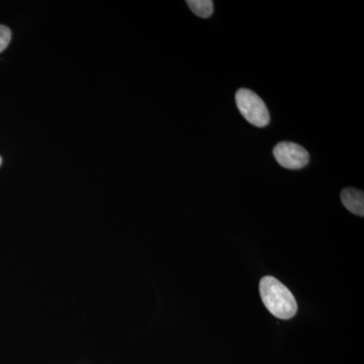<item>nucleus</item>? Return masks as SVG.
Instances as JSON below:
<instances>
[{"instance_id":"obj_1","label":"nucleus","mask_w":364,"mask_h":364,"mask_svg":"<svg viewBox=\"0 0 364 364\" xmlns=\"http://www.w3.org/2000/svg\"><path fill=\"white\" fill-rule=\"evenodd\" d=\"M261 299L268 311L280 320H289L298 312L294 294L279 280L265 277L259 284Z\"/></svg>"},{"instance_id":"obj_2","label":"nucleus","mask_w":364,"mask_h":364,"mask_svg":"<svg viewBox=\"0 0 364 364\" xmlns=\"http://www.w3.org/2000/svg\"><path fill=\"white\" fill-rule=\"evenodd\" d=\"M236 104L246 121L258 128L267 127L270 114L267 105L252 90L241 88L236 93Z\"/></svg>"},{"instance_id":"obj_3","label":"nucleus","mask_w":364,"mask_h":364,"mask_svg":"<svg viewBox=\"0 0 364 364\" xmlns=\"http://www.w3.org/2000/svg\"><path fill=\"white\" fill-rule=\"evenodd\" d=\"M273 156L280 166L291 170L304 168L310 162L308 151L293 142L277 144L273 149Z\"/></svg>"},{"instance_id":"obj_4","label":"nucleus","mask_w":364,"mask_h":364,"mask_svg":"<svg viewBox=\"0 0 364 364\" xmlns=\"http://www.w3.org/2000/svg\"><path fill=\"white\" fill-rule=\"evenodd\" d=\"M341 202L345 208L356 215L363 217L364 195L363 191L355 188H345L341 193Z\"/></svg>"},{"instance_id":"obj_5","label":"nucleus","mask_w":364,"mask_h":364,"mask_svg":"<svg viewBox=\"0 0 364 364\" xmlns=\"http://www.w3.org/2000/svg\"><path fill=\"white\" fill-rule=\"evenodd\" d=\"M186 4L191 11L200 18H210L214 11V2L212 0H188Z\"/></svg>"},{"instance_id":"obj_6","label":"nucleus","mask_w":364,"mask_h":364,"mask_svg":"<svg viewBox=\"0 0 364 364\" xmlns=\"http://www.w3.org/2000/svg\"><path fill=\"white\" fill-rule=\"evenodd\" d=\"M11 40V32L6 26L0 25V53L9 47Z\"/></svg>"},{"instance_id":"obj_7","label":"nucleus","mask_w":364,"mask_h":364,"mask_svg":"<svg viewBox=\"0 0 364 364\" xmlns=\"http://www.w3.org/2000/svg\"><path fill=\"white\" fill-rule=\"evenodd\" d=\"M1 163H2V159H1V157H0V165H1Z\"/></svg>"}]
</instances>
